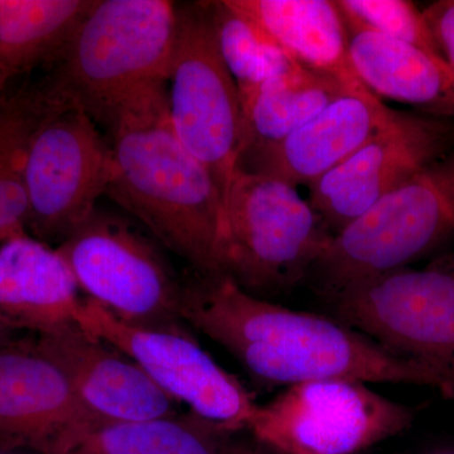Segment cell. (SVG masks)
<instances>
[{"instance_id":"6da1fadb","label":"cell","mask_w":454,"mask_h":454,"mask_svg":"<svg viewBox=\"0 0 454 454\" xmlns=\"http://www.w3.org/2000/svg\"><path fill=\"white\" fill-rule=\"evenodd\" d=\"M182 318L265 384L342 379L420 385L454 397L434 372L391 354L348 325L255 297L229 277L187 283Z\"/></svg>"},{"instance_id":"7a4b0ae2","label":"cell","mask_w":454,"mask_h":454,"mask_svg":"<svg viewBox=\"0 0 454 454\" xmlns=\"http://www.w3.org/2000/svg\"><path fill=\"white\" fill-rule=\"evenodd\" d=\"M166 85L139 90L107 119L113 170L106 195L200 276L226 277L223 195L176 136Z\"/></svg>"},{"instance_id":"3957f363","label":"cell","mask_w":454,"mask_h":454,"mask_svg":"<svg viewBox=\"0 0 454 454\" xmlns=\"http://www.w3.org/2000/svg\"><path fill=\"white\" fill-rule=\"evenodd\" d=\"M177 33L168 0H95L47 83L106 124L131 95L167 83Z\"/></svg>"},{"instance_id":"277c9868","label":"cell","mask_w":454,"mask_h":454,"mask_svg":"<svg viewBox=\"0 0 454 454\" xmlns=\"http://www.w3.org/2000/svg\"><path fill=\"white\" fill-rule=\"evenodd\" d=\"M454 239V148L334 235L309 279L325 300Z\"/></svg>"},{"instance_id":"5b68a950","label":"cell","mask_w":454,"mask_h":454,"mask_svg":"<svg viewBox=\"0 0 454 454\" xmlns=\"http://www.w3.org/2000/svg\"><path fill=\"white\" fill-rule=\"evenodd\" d=\"M333 236L297 187L236 169L225 202L223 268L245 292L262 298L309 279Z\"/></svg>"},{"instance_id":"8992f818","label":"cell","mask_w":454,"mask_h":454,"mask_svg":"<svg viewBox=\"0 0 454 454\" xmlns=\"http://www.w3.org/2000/svg\"><path fill=\"white\" fill-rule=\"evenodd\" d=\"M43 109L29 138L25 163L26 227L49 245L64 243L89 219L112 179L109 143L74 98L42 86Z\"/></svg>"},{"instance_id":"52a82bcc","label":"cell","mask_w":454,"mask_h":454,"mask_svg":"<svg viewBox=\"0 0 454 454\" xmlns=\"http://www.w3.org/2000/svg\"><path fill=\"white\" fill-rule=\"evenodd\" d=\"M56 250L88 300L124 324L155 330L188 327L182 318L187 283L129 221L95 210Z\"/></svg>"},{"instance_id":"ba28073f","label":"cell","mask_w":454,"mask_h":454,"mask_svg":"<svg viewBox=\"0 0 454 454\" xmlns=\"http://www.w3.org/2000/svg\"><path fill=\"white\" fill-rule=\"evenodd\" d=\"M339 321L438 375L454 393V253L328 298Z\"/></svg>"},{"instance_id":"9c48e42d","label":"cell","mask_w":454,"mask_h":454,"mask_svg":"<svg viewBox=\"0 0 454 454\" xmlns=\"http://www.w3.org/2000/svg\"><path fill=\"white\" fill-rule=\"evenodd\" d=\"M167 104L176 136L216 182L223 205L238 169L243 118L238 88L223 59L208 2L178 5Z\"/></svg>"},{"instance_id":"30bf717a","label":"cell","mask_w":454,"mask_h":454,"mask_svg":"<svg viewBox=\"0 0 454 454\" xmlns=\"http://www.w3.org/2000/svg\"><path fill=\"white\" fill-rule=\"evenodd\" d=\"M413 409L365 382L328 379L291 385L250 420L256 443L278 454H355L404 432Z\"/></svg>"},{"instance_id":"8fae6325","label":"cell","mask_w":454,"mask_h":454,"mask_svg":"<svg viewBox=\"0 0 454 454\" xmlns=\"http://www.w3.org/2000/svg\"><path fill=\"white\" fill-rule=\"evenodd\" d=\"M76 325L133 360L192 413L236 433L249 427L258 408L255 396L200 346L188 327H136L88 298L80 304Z\"/></svg>"},{"instance_id":"7c38bea8","label":"cell","mask_w":454,"mask_h":454,"mask_svg":"<svg viewBox=\"0 0 454 454\" xmlns=\"http://www.w3.org/2000/svg\"><path fill=\"white\" fill-rule=\"evenodd\" d=\"M454 148V121L397 112L356 153L309 187L333 235Z\"/></svg>"},{"instance_id":"4fadbf2b","label":"cell","mask_w":454,"mask_h":454,"mask_svg":"<svg viewBox=\"0 0 454 454\" xmlns=\"http://www.w3.org/2000/svg\"><path fill=\"white\" fill-rule=\"evenodd\" d=\"M94 429L70 380L35 340L0 346V444L64 454Z\"/></svg>"},{"instance_id":"5bb4252c","label":"cell","mask_w":454,"mask_h":454,"mask_svg":"<svg viewBox=\"0 0 454 454\" xmlns=\"http://www.w3.org/2000/svg\"><path fill=\"white\" fill-rule=\"evenodd\" d=\"M35 340L64 370L94 429L179 413L178 403L142 367L76 324L37 334Z\"/></svg>"},{"instance_id":"9a60e30c","label":"cell","mask_w":454,"mask_h":454,"mask_svg":"<svg viewBox=\"0 0 454 454\" xmlns=\"http://www.w3.org/2000/svg\"><path fill=\"white\" fill-rule=\"evenodd\" d=\"M396 113L365 86H351L277 145L241 158L238 168L309 188L363 148Z\"/></svg>"},{"instance_id":"2e32d148","label":"cell","mask_w":454,"mask_h":454,"mask_svg":"<svg viewBox=\"0 0 454 454\" xmlns=\"http://www.w3.org/2000/svg\"><path fill=\"white\" fill-rule=\"evenodd\" d=\"M79 286L62 256L27 234L0 245V317L11 327L47 333L76 324Z\"/></svg>"},{"instance_id":"e0dca14e","label":"cell","mask_w":454,"mask_h":454,"mask_svg":"<svg viewBox=\"0 0 454 454\" xmlns=\"http://www.w3.org/2000/svg\"><path fill=\"white\" fill-rule=\"evenodd\" d=\"M348 32L352 68L372 94L454 121V73L444 59L376 32Z\"/></svg>"},{"instance_id":"ac0fdd59","label":"cell","mask_w":454,"mask_h":454,"mask_svg":"<svg viewBox=\"0 0 454 454\" xmlns=\"http://www.w3.org/2000/svg\"><path fill=\"white\" fill-rule=\"evenodd\" d=\"M267 33L295 64L358 85L349 59V32L331 0H229Z\"/></svg>"},{"instance_id":"d6986e66","label":"cell","mask_w":454,"mask_h":454,"mask_svg":"<svg viewBox=\"0 0 454 454\" xmlns=\"http://www.w3.org/2000/svg\"><path fill=\"white\" fill-rule=\"evenodd\" d=\"M351 86L356 85L298 66L245 95L240 98L243 118L240 160L277 145Z\"/></svg>"},{"instance_id":"ffe728a7","label":"cell","mask_w":454,"mask_h":454,"mask_svg":"<svg viewBox=\"0 0 454 454\" xmlns=\"http://www.w3.org/2000/svg\"><path fill=\"white\" fill-rule=\"evenodd\" d=\"M95 0H0V65L9 79L57 64Z\"/></svg>"},{"instance_id":"44dd1931","label":"cell","mask_w":454,"mask_h":454,"mask_svg":"<svg viewBox=\"0 0 454 454\" xmlns=\"http://www.w3.org/2000/svg\"><path fill=\"white\" fill-rule=\"evenodd\" d=\"M238 433L192 411L90 430L64 454H225Z\"/></svg>"},{"instance_id":"7402d4cb","label":"cell","mask_w":454,"mask_h":454,"mask_svg":"<svg viewBox=\"0 0 454 454\" xmlns=\"http://www.w3.org/2000/svg\"><path fill=\"white\" fill-rule=\"evenodd\" d=\"M41 88L0 94V240L26 234L25 163L29 138L43 109Z\"/></svg>"},{"instance_id":"603a6c76","label":"cell","mask_w":454,"mask_h":454,"mask_svg":"<svg viewBox=\"0 0 454 454\" xmlns=\"http://www.w3.org/2000/svg\"><path fill=\"white\" fill-rule=\"evenodd\" d=\"M208 7L221 59L240 98L300 66L229 0L208 2Z\"/></svg>"},{"instance_id":"cb8c5ba5","label":"cell","mask_w":454,"mask_h":454,"mask_svg":"<svg viewBox=\"0 0 454 454\" xmlns=\"http://www.w3.org/2000/svg\"><path fill=\"white\" fill-rule=\"evenodd\" d=\"M337 5L348 28L376 32L442 59L423 12L414 3L408 0H339Z\"/></svg>"},{"instance_id":"d4e9b609","label":"cell","mask_w":454,"mask_h":454,"mask_svg":"<svg viewBox=\"0 0 454 454\" xmlns=\"http://www.w3.org/2000/svg\"><path fill=\"white\" fill-rule=\"evenodd\" d=\"M442 59L454 73V0H438L423 11Z\"/></svg>"},{"instance_id":"484cf974","label":"cell","mask_w":454,"mask_h":454,"mask_svg":"<svg viewBox=\"0 0 454 454\" xmlns=\"http://www.w3.org/2000/svg\"><path fill=\"white\" fill-rule=\"evenodd\" d=\"M225 454H258L252 442L235 438V441L227 448Z\"/></svg>"},{"instance_id":"4316f807","label":"cell","mask_w":454,"mask_h":454,"mask_svg":"<svg viewBox=\"0 0 454 454\" xmlns=\"http://www.w3.org/2000/svg\"><path fill=\"white\" fill-rule=\"evenodd\" d=\"M12 330H14V328L11 327V325L0 317V346L11 340H9V333H11Z\"/></svg>"},{"instance_id":"83f0119b","label":"cell","mask_w":454,"mask_h":454,"mask_svg":"<svg viewBox=\"0 0 454 454\" xmlns=\"http://www.w3.org/2000/svg\"><path fill=\"white\" fill-rule=\"evenodd\" d=\"M9 82H11V79H9L7 73L4 71V68H3L2 65H0V94L8 89Z\"/></svg>"},{"instance_id":"f1b7e54d","label":"cell","mask_w":454,"mask_h":454,"mask_svg":"<svg viewBox=\"0 0 454 454\" xmlns=\"http://www.w3.org/2000/svg\"><path fill=\"white\" fill-rule=\"evenodd\" d=\"M0 454H33L27 452V450H18V448H11L7 446H2L0 444Z\"/></svg>"},{"instance_id":"f546056e","label":"cell","mask_w":454,"mask_h":454,"mask_svg":"<svg viewBox=\"0 0 454 454\" xmlns=\"http://www.w3.org/2000/svg\"><path fill=\"white\" fill-rule=\"evenodd\" d=\"M432 454H454V450H438V452H434Z\"/></svg>"}]
</instances>
